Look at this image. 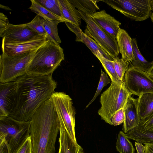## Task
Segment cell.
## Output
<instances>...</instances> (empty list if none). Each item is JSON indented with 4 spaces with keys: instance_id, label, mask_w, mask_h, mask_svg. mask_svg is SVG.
Here are the masks:
<instances>
[{
    "instance_id": "1",
    "label": "cell",
    "mask_w": 153,
    "mask_h": 153,
    "mask_svg": "<svg viewBox=\"0 0 153 153\" xmlns=\"http://www.w3.org/2000/svg\"><path fill=\"white\" fill-rule=\"evenodd\" d=\"M16 81V102L9 116L20 121H30L41 105L50 99L57 87V82L52 75H39L27 73Z\"/></svg>"
},
{
    "instance_id": "2",
    "label": "cell",
    "mask_w": 153,
    "mask_h": 153,
    "mask_svg": "<svg viewBox=\"0 0 153 153\" xmlns=\"http://www.w3.org/2000/svg\"><path fill=\"white\" fill-rule=\"evenodd\" d=\"M59 127L57 115L49 99L41 105L31 120L32 153H55Z\"/></svg>"
},
{
    "instance_id": "3",
    "label": "cell",
    "mask_w": 153,
    "mask_h": 153,
    "mask_svg": "<svg viewBox=\"0 0 153 153\" xmlns=\"http://www.w3.org/2000/svg\"><path fill=\"white\" fill-rule=\"evenodd\" d=\"M64 59L63 50L60 45L48 40L36 51L28 66L27 73L52 75Z\"/></svg>"
},
{
    "instance_id": "4",
    "label": "cell",
    "mask_w": 153,
    "mask_h": 153,
    "mask_svg": "<svg viewBox=\"0 0 153 153\" xmlns=\"http://www.w3.org/2000/svg\"><path fill=\"white\" fill-rule=\"evenodd\" d=\"M30 123L9 116L0 119V141L5 143L8 153H17L30 136Z\"/></svg>"
},
{
    "instance_id": "5",
    "label": "cell",
    "mask_w": 153,
    "mask_h": 153,
    "mask_svg": "<svg viewBox=\"0 0 153 153\" xmlns=\"http://www.w3.org/2000/svg\"><path fill=\"white\" fill-rule=\"evenodd\" d=\"M111 82L110 86L101 95V107L98 113L102 120L112 125L113 115L117 111L124 108L132 95L126 88L124 82L120 85Z\"/></svg>"
},
{
    "instance_id": "6",
    "label": "cell",
    "mask_w": 153,
    "mask_h": 153,
    "mask_svg": "<svg viewBox=\"0 0 153 153\" xmlns=\"http://www.w3.org/2000/svg\"><path fill=\"white\" fill-rule=\"evenodd\" d=\"M37 50L14 56L2 53L0 56V83L16 81L26 74L29 64Z\"/></svg>"
},
{
    "instance_id": "7",
    "label": "cell",
    "mask_w": 153,
    "mask_h": 153,
    "mask_svg": "<svg viewBox=\"0 0 153 153\" xmlns=\"http://www.w3.org/2000/svg\"><path fill=\"white\" fill-rule=\"evenodd\" d=\"M57 115L73 139L76 141L75 133L76 110L72 99L62 92H54L50 99Z\"/></svg>"
},
{
    "instance_id": "8",
    "label": "cell",
    "mask_w": 153,
    "mask_h": 153,
    "mask_svg": "<svg viewBox=\"0 0 153 153\" xmlns=\"http://www.w3.org/2000/svg\"><path fill=\"white\" fill-rule=\"evenodd\" d=\"M103 1L130 19L143 21L150 17L149 0H104Z\"/></svg>"
},
{
    "instance_id": "9",
    "label": "cell",
    "mask_w": 153,
    "mask_h": 153,
    "mask_svg": "<svg viewBox=\"0 0 153 153\" xmlns=\"http://www.w3.org/2000/svg\"><path fill=\"white\" fill-rule=\"evenodd\" d=\"M82 19L86 23L85 33L90 35L98 45L114 59L118 57L120 52L116 39L108 34L100 28L89 15L79 11Z\"/></svg>"
},
{
    "instance_id": "10",
    "label": "cell",
    "mask_w": 153,
    "mask_h": 153,
    "mask_svg": "<svg viewBox=\"0 0 153 153\" xmlns=\"http://www.w3.org/2000/svg\"><path fill=\"white\" fill-rule=\"evenodd\" d=\"M123 82L131 95L139 97L144 94L153 93V79L147 72L130 64L125 74Z\"/></svg>"
},
{
    "instance_id": "11",
    "label": "cell",
    "mask_w": 153,
    "mask_h": 153,
    "mask_svg": "<svg viewBox=\"0 0 153 153\" xmlns=\"http://www.w3.org/2000/svg\"><path fill=\"white\" fill-rule=\"evenodd\" d=\"M48 40L45 37L40 35L24 41H8L2 39V53L14 56L29 52L37 49Z\"/></svg>"
},
{
    "instance_id": "12",
    "label": "cell",
    "mask_w": 153,
    "mask_h": 153,
    "mask_svg": "<svg viewBox=\"0 0 153 153\" xmlns=\"http://www.w3.org/2000/svg\"><path fill=\"white\" fill-rule=\"evenodd\" d=\"M16 80L0 84V119L9 116L16 102Z\"/></svg>"
},
{
    "instance_id": "13",
    "label": "cell",
    "mask_w": 153,
    "mask_h": 153,
    "mask_svg": "<svg viewBox=\"0 0 153 153\" xmlns=\"http://www.w3.org/2000/svg\"><path fill=\"white\" fill-rule=\"evenodd\" d=\"M39 35L29 28L27 23L17 25L10 23L0 36L5 41L21 42L31 39Z\"/></svg>"
},
{
    "instance_id": "14",
    "label": "cell",
    "mask_w": 153,
    "mask_h": 153,
    "mask_svg": "<svg viewBox=\"0 0 153 153\" xmlns=\"http://www.w3.org/2000/svg\"><path fill=\"white\" fill-rule=\"evenodd\" d=\"M89 15L103 30L116 39L121 25L119 21L107 13L104 10Z\"/></svg>"
},
{
    "instance_id": "15",
    "label": "cell",
    "mask_w": 153,
    "mask_h": 153,
    "mask_svg": "<svg viewBox=\"0 0 153 153\" xmlns=\"http://www.w3.org/2000/svg\"><path fill=\"white\" fill-rule=\"evenodd\" d=\"M125 120L123 131L125 134L137 126L140 119L137 111V99L129 97L124 108Z\"/></svg>"
},
{
    "instance_id": "16",
    "label": "cell",
    "mask_w": 153,
    "mask_h": 153,
    "mask_svg": "<svg viewBox=\"0 0 153 153\" xmlns=\"http://www.w3.org/2000/svg\"><path fill=\"white\" fill-rule=\"evenodd\" d=\"M65 22L69 30L75 34L76 36V41L83 43L94 55L97 51H99L105 58L108 60L113 61V59L91 37L82 32L79 26L68 22Z\"/></svg>"
},
{
    "instance_id": "17",
    "label": "cell",
    "mask_w": 153,
    "mask_h": 153,
    "mask_svg": "<svg viewBox=\"0 0 153 153\" xmlns=\"http://www.w3.org/2000/svg\"><path fill=\"white\" fill-rule=\"evenodd\" d=\"M59 123L58 153H85L82 147L73 139L63 124L61 122Z\"/></svg>"
},
{
    "instance_id": "18",
    "label": "cell",
    "mask_w": 153,
    "mask_h": 153,
    "mask_svg": "<svg viewBox=\"0 0 153 153\" xmlns=\"http://www.w3.org/2000/svg\"><path fill=\"white\" fill-rule=\"evenodd\" d=\"M116 39L121 59L126 62L131 63L134 59L132 39L125 30L120 28Z\"/></svg>"
},
{
    "instance_id": "19",
    "label": "cell",
    "mask_w": 153,
    "mask_h": 153,
    "mask_svg": "<svg viewBox=\"0 0 153 153\" xmlns=\"http://www.w3.org/2000/svg\"><path fill=\"white\" fill-rule=\"evenodd\" d=\"M59 1L64 22H68L79 27L82 18L79 11L68 0H59Z\"/></svg>"
},
{
    "instance_id": "20",
    "label": "cell",
    "mask_w": 153,
    "mask_h": 153,
    "mask_svg": "<svg viewBox=\"0 0 153 153\" xmlns=\"http://www.w3.org/2000/svg\"><path fill=\"white\" fill-rule=\"evenodd\" d=\"M137 99V111L140 121L153 114V93L142 94Z\"/></svg>"
},
{
    "instance_id": "21",
    "label": "cell",
    "mask_w": 153,
    "mask_h": 153,
    "mask_svg": "<svg viewBox=\"0 0 153 153\" xmlns=\"http://www.w3.org/2000/svg\"><path fill=\"white\" fill-rule=\"evenodd\" d=\"M132 43L134 59L129 63L138 69L147 72L152 64V61H147L143 56L138 48L135 38L132 39Z\"/></svg>"
},
{
    "instance_id": "22",
    "label": "cell",
    "mask_w": 153,
    "mask_h": 153,
    "mask_svg": "<svg viewBox=\"0 0 153 153\" xmlns=\"http://www.w3.org/2000/svg\"><path fill=\"white\" fill-rule=\"evenodd\" d=\"M41 19L43 26L48 34L47 39L59 45L61 41L58 35L57 26L59 23L64 22L60 20H48L41 17Z\"/></svg>"
},
{
    "instance_id": "23",
    "label": "cell",
    "mask_w": 153,
    "mask_h": 153,
    "mask_svg": "<svg viewBox=\"0 0 153 153\" xmlns=\"http://www.w3.org/2000/svg\"><path fill=\"white\" fill-rule=\"evenodd\" d=\"M129 139L144 144L153 142V131H144L137 127L126 134Z\"/></svg>"
},
{
    "instance_id": "24",
    "label": "cell",
    "mask_w": 153,
    "mask_h": 153,
    "mask_svg": "<svg viewBox=\"0 0 153 153\" xmlns=\"http://www.w3.org/2000/svg\"><path fill=\"white\" fill-rule=\"evenodd\" d=\"M70 2L79 11L90 15L96 12L99 8L97 3L99 0H70Z\"/></svg>"
},
{
    "instance_id": "25",
    "label": "cell",
    "mask_w": 153,
    "mask_h": 153,
    "mask_svg": "<svg viewBox=\"0 0 153 153\" xmlns=\"http://www.w3.org/2000/svg\"><path fill=\"white\" fill-rule=\"evenodd\" d=\"M94 55L101 62L111 81L118 84H122L123 82H122L118 78L115 70L113 61L105 58L99 51H97Z\"/></svg>"
},
{
    "instance_id": "26",
    "label": "cell",
    "mask_w": 153,
    "mask_h": 153,
    "mask_svg": "<svg viewBox=\"0 0 153 153\" xmlns=\"http://www.w3.org/2000/svg\"><path fill=\"white\" fill-rule=\"evenodd\" d=\"M116 149L120 153H134L135 149L124 132L120 131L116 143Z\"/></svg>"
},
{
    "instance_id": "27",
    "label": "cell",
    "mask_w": 153,
    "mask_h": 153,
    "mask_svg": "<svg viewBox=\"0 0 153 153\" xmlns=\"http://www.w3.org/2000/svg\"><path fill=\"white\" fill-rule=\"evenodd\" d=\"M30 1L31 5L29 9L37 15L47 20H60L64 22L61 18L51 13L36 0H31Z\"/></svg>"
},
{
    "instance_id": "28",
    "label": "cell",
    "mask_w": 153,
    "mask_h": 153,
    "mask_svg": "<svg viewBox=\"0 0 153 153\" xmlns=\"http://www.w3.org/2000/svg\"><path fill=\"white\" fill-rule=\"evenodd\" d=\"M36 0L51 13L61 18L63 21L59 0Z\"/></svg>"
},
{
    "instance_id": "29",
    "label": "cell",
    "mask_w": 153,
    "mask_h": 153,
    "mask_svg": "<svg viewBox=\"0 0 153 153\" xmlns=\"http://www.w3.org/2000/svg\"><path fill=\"white\" fill-rule=\"evenodd\" d=\"M113 61L117 76L121 81L123 82L125 74L129 68V63L118 57L114 58Z\"/></svg>"
},
{
    "instance_id": "30",
    "label": "cell",
    "mask_w": 153,
    "mask_h": 153,
    "mask_svg": "<svg viewBox=\"0 0 153 153\" xmlns=\"http://www.w3.org/2000/svg\"><path fill=\"white\" fill-rule=\"evenodd\" d=\"M27 26L39 34L48 38V34L42 25L41 17L36 15L30 22L27 23Z\"/></svg>"
},
{
    "instance_id": "31",
    "label": "cell",
    "mask_w": 153,
    "mask_h": 153,
    "mask_svg": "<svg viewBox=\"0 0 153 153\" xmlns=\"http://www.w3.org/2000/svg\"><path fill=\"white\" fill-rule=\"evenodd\" d=\"M101 70L100 78L97 90L93 98L86 106V108H88L100 94L103 88L110 83V80L107 74L104 72L101 69Z\"/></svg>"
},
{
    "instance_id": "32",
    "label": "cell",
    "mask_w": 153,
    "mask_h": 153,
    "mask_svg": "<svg viewBox=\"0 0 153 153\" xmlns=\"http://www.w3.org/2000/svg\"><path fill=\"white\" fill-rule=\"evenodd\" d=\"M125 112L124 108H121L116 112L111 119L112 125L117 126L123 123L125 120Z\"/></svg>"
},
{
    "instance_id": "33",
    "label": "cell",
    "mask_w": 153,
    "mask_h": 153,
    "mask_svg": "<svg viewBox=\"0 0 153 153\" xmlns=\"http://www.w3.org/2000/svg\"><path fill=\"white\" fill-rule=\"evenodd\" d=\"M147 131H153V114L147 119L140 121L137 126Z\"/></svg>"
},
{
    "instance_id": "34",
    "label": "cell",
    "mask_w": 153,
    "mask_h": 153,
    "mask_svg": "<svg viewBox=\"0 0 153 153\" xmlns=\"http://www.w3.org/2000/svg\"><path fill=\"white\" fill-rule=\"evenodd\" d=\"M17 153H32L30 135Z\"/></svg>"
},
{
    "instance_id": "35",
    "label": "cell",
    "mask_w": 153,
    "mask_h": 153,
    "mask_svg": "<svg viewBox=\"0 0 153 153\" xmlns=\"http://www.w3.org/2000/svg\"><path fill=\"white\" fill-rule=\"evenodd\" d=\"M9 21L7 16L3 13H0V34L5 31L9 24Z\"/></svg>"
},
{
    "instance_id": "36",
    "label": "cell",
    "mask_w": 153,
    "mask_h": 153,
    "mask_svg": "<svg viewBox=\"0 0 153 153\" xmlns=\"http://www.w3.org/2000/svg\"><path fill=\"white\" fill-rule=\"evenodd\" d=\"M135 145L137 153H145V147L141 143L137 142L135 143Z\"/></svg>"
},
{
    "instance_id": "37",
    "label": "cell",
    "mask_w": 153,
    "mask_h": 153,
    "mask_svg": "<svg viewBox=\"0 0 153 153\" xmlns=\"http://www.w3.org/2000/svg\"><path fill=\"white\" fill-rule=\"evenodd\" d=\"M145 153H153V142L144 144Z\"/></svg>"
},
{
    "instance_id": "38",
    "label": "cell",
    "mask_w": 153,
    "mask_h": 153,
    "mask_svg": "<svg viewBox=\"0 0 153 153\" xmlns=\"http://www.w3.org/2000/svg\"><path fill=\"white\" fill-rule=\"evenodd\" d=\"M0 153H8L6 145L2 141H0Z\"/></svg>"
},
{
    "instance_id": "39",
    "label": "cell",
    "mask_w": 153,
    "mask_h": 153,
    "mask_svg": "<svg viewBox=\"0 0 153 153\" xmlns=\"http://www.w3.org/2000/svg\"><path fill=\"white\" fill-rule=\"evenodd\" d=\"M147 73L153 79V61L151 66Z\"/></svg>"
},
{
    "instance_id": "40",
    "label": "cell",
    "mask_w": 153,
    "mask_h": 153,
    "mask_svg": "<svg viewBox=\"0 0 153 153\" xmlns=\"http://www.w3.org/2000/svg\"><path fill=\"white\" fill-rule=\"evenodd\" d=\"M0 8L1 9H4L5 10H11V9L9 7H8L2 5L1 4H0Z\"/></svg>"
},
{
    "instance_id": "41",
    "label": "cell",
    "mask_w": 153,
    "mask_h": 153,
    "mask_svg": "<svg viewBox=\"0 0 153 153\" xmlns=\"http://www.w3.org/2000/svg\"><path fill=\"white\" fill-rule=\"evenodd\" d=\"M149 4L151 10L153 11V0H149Z\"/></svg>"
},
{
    "instance_id": "42",
    "label": "cell",
    "mask_w": 153,
    "mask_h": 153,
    "mask_svg": "<svg viewBox=\"0 0 153 153\" xmlns=\"http://www.w3.org/2000/svg\"><path fill=\"white\" fill-rule=\"evenodd\" d=\"M150 17L151 18V19L152 22L153 23V13H151V15L150 16Z\"/></svg>"
}]
</instances>
